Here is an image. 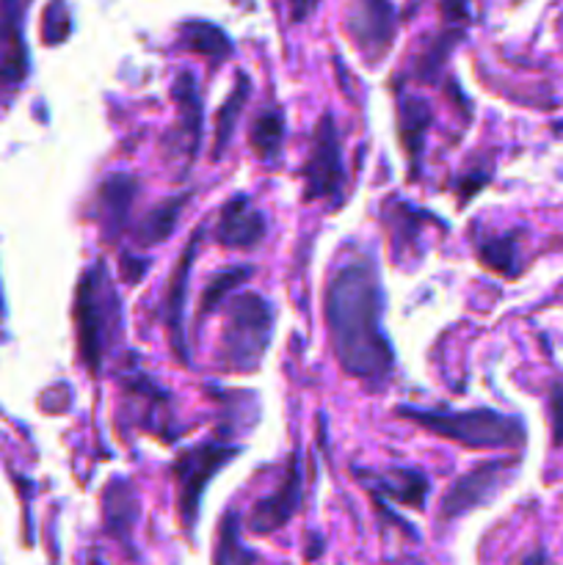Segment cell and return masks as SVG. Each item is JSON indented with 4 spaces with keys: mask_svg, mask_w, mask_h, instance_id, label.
<instances>
[{
    "mask_svg": "<svg viewBox=\"0 0 563 565\" xmlns=\"http://www.w3.org/2000/svg\"><path fill=\"white\" fill-rule=\"evenodd\" d=\"M346 31L364 64L379 66L395 44V9L390 0H351Z\"/></svg>",
    "mask_w": 563,
    "mask_h": 565,
    "instance_id": "cell-8",
    "label": "cell"
},
{
    "mask_svg": "<svg viewBox=\"0 0 563 565\" xmlns=\"http://www.w3.org/2000/svg\"><path fill=\"white\" fill-rule=\"evenodd\" d=\"M121 309L116 298L114 285L108 279V270L103 263H94L83 274L75 292V329H77V351L81 362L94 375L103 367V359L114 340L119 337Z\"/></svg>",
    "mask_w": 563,
    "mask_h": 565,
    "instance_id": "cell-3",
    "label": "cell"
},
{
    "mask_svg": "<svg viewBox=\"0 0 563 565\" xmlns=\"http://www.w3.org/2000/svg\"><path fill=\"white\" fill-rule=\"evenodd\" d=\"M136 196L138 182L132 174L116 171V174L105 177V182L97 191V199H94V215H97L99 226H103V235L108 241H116L121 235V230L127 226V218H130Z\"/></svg>",
    "mask_w": 563,
    "mask_h": 565,
    "instance_id": "cell-13",
    "label": "cell"
},
{
    "mask_svg": "<svg viewBox=\"0 0 563 565\" xmlns=\"http://www.w3.org/2000/svg\"><path fill=\"white\" fill-rule=\"evenodd\" d=\"M248 92H252V83H248V75H243L241 72L235 81V88H232V94L224 99L219 116H215L213 158H221V154H224L226 143H230L232 132H235V127H237V119H241V114H243V105H246Z\"/></svg>",
    "mask_w": 563,
    "mask_h": 565,
    "instance_id": "cell-21",
    "label": "cell"
},
{
    "mask_svg": "<svg viewBox=\"0 0 563 565\" xmlns=\"http://www.w3.org/2000/svg\"><path fill=\"white\" fill-rule=\"evenodd\" d=\"M320 0H290V11H293V20L301 22L307 20L309 14H312L315 9H318Z\"/></svg>",
    "mask_w": 563,
    "mask_h": 565,
    "instance_id": "cell-29",
    "label": "cell"
},
{
    "mask_svg": "<svg viewBox=\"0 0 563 565\" xmlns=\"http://www.w3.org/2000/svg\"><path fill=\"white\" fill-rule=\"evenodd\" d=\"M478 259L486 265L489 270L500 276H517L519 274V252H517V241L511 235L502 237H484L478 243Z\"/></svg>",
    "mask_w": 563,
    "mask_h": 565,
    "instance_id": "cell-23",
    "label": "cell"
},
{
    "mask_svg": "<svg viewBox=\"0 0 563 565\" xmlns=\"http://www.w3.org/2000/svg\"><path fill=\"white\" fill-rule=\"evenodd\" d=\"M519 472V458H491V461L478 463L475 469H469L467 475L456 480V483L447 489V494L442 497L439 516L456 519L464 513L475 511V508H484L517 478Z\"/></svg>",
    "mask_w": 563,
    "mask_h": 565,
    "instance_id": "cell-7",
    "label": "cell"
},
{
    "mask_svg": "<svg viewBox=\"0 0 563 565\" xmlns=\"http://www.w3.org/2000/svg\"><path fill=\"white\" fill-rule=\"evenodd\" d=\"M248 143H252L254 154L265 163H274L285 143V114L279 108H265L263 114L254 119L252 132H248Z\"/></svg>",
    "mask_w": 563,
    "mask_h": 565,
    "instance_id": "cell-18",
    "label": "cell"
},
{
    "mask_svg": "<svg viewBox=\"0 0 563 565\" xmlns=\"http://www.w3.org/2000/svg\"><path fill=\"white\" fill-rule=\"evenodd\" d=\"M550 414H552V441L563 445V381L550 386Z\"/></svg>",
    "mask_w": 563,
    "mask_h": 565,
    "instance_id": "cell-26",
    "label": "cell"
},
{
    "mask_svg": "<svg viewBox=\"0 0 563 565\" xmlns=\"http://www.w3.org/2000/svg\"><path fill=\"white\" fill-rule=\"evenodd\" d=\"M103 519L105 533L121 544L125 550H132V530L138 519V497L130 480L114 478L108 489L103 491Z\"/></svg>",
    "mask_w": 563,
    "mask_h": 565,
    "instance_id": "cell-14",
    "label": "cell"
},
{
    "mask_svg": "<svg viewBox=\"0 0 563 565\" xmlns=\"http://www.w3.org/2000/svg\"><path fill=\"white\" fill-rule=\"evenodd\" d=\"M384 213H386V221H390V230H392V246H395V259H401L403 246L414 248V243L419 241V224H423L425 218H431V215L419 213V210H414L412 204L397 202V199H392V202L386 204Z\"/></svg>",
    "mask_w": 563,
    "mask_h": 565,
    "instance_id": "cell-22",
    "label": "cell"
},
{
    "mask_svg": "<svg viewBox=\"0 0 563 565\" xmlns=\"http://www.w3.org/2000/svg\"><path fill=\"white\" fill-rule=\"evenodd\" d=\"M180 42L185 44L188 50H193L196 55H204V58L215 61H226L232 55V42L219 25L213 22H202V20H191L180 28Z\"/></svg>",
    "mask_w": 563,
    "mask_h": 565,
    "instance_id": "cell-17",
    "label": "cell"
},
{
    "mask_svg": "<svg viewBox=\"0 0 563 565\" xmlns=\"http://www.w3.org/2000/svg\"><path fill=\"white\" fill-rule=\"evenodd\" d=\"M265 230H268V221H265L263 210L254 207V202L246 193H235L221 207L219 221H215V241L226 248L248 252V248L263 243Z\"/></svg>",
    "mask_w": 563,
    "mask_h": 565,
    "instance_id": "cell-12",
    "label": "cell"
},
{
    "mask_svg": "<svg viewBox=\"0 0 563 565\" xmlns=\"http://www.w3.org/2000/svg\"><path fill=\"white\" fill-rule=\"evenodd\" d=\"M458 36H461V33H458L456 28H453V31L442 33V36L436 39V42H431L428 50H425V53L417 58V66H414V75H417L419 81H434V75H436V72H439V66L447 61V55H450L453 44H456Z\"/></svg>",
    "mask_w": 563,
    "mask_h": 565,
    "instance_id": "cell-25",
    "label": "cell"
},
{
    "mask_svg": "<svg viewBox=\"0 0 563 565\" xmlns=\"http://www.w3.org/2000/svg\"><path fill=\"white\" fill-rule=\"evenodd\" d=\"M375 494H386L406 508H423L428 497V478L419 469H390L386 475H370Z\"/></svg>",
    "mask_w": 563,
    "mask_h": 565,
    "instance_id": "cell-16",
    "label": "cell"
},
{
    "mask_svg": "<svg viewBox=\"0 0 563 565\" xmlns=\"http://www.w3.org/2000/svg\"><path fill=\"white\" fill-rule=\"evenodd\" d=\"M442 11L450 22L467 20V0H442Z\"/></svg>",
    "mask_w": 563,
    "mask_h": 565,
    "instance_id": "cell-27",
    "label": "cell"
},
{
    "mask_svg": "<svg viewBox=\"0 0 563 565\" xmlns=\"http://www.w3.org/2000/svg\"><path fill=\"white\" fill-rule=\"evenodd\" d=\"M185 202H188V196L182 193V196H171L169 202H163V204H158L155 210H149L147 218L136 226L138 246L147 248V246H158V243H163L166 237L174 232L177 218H180Z\"/></svg>",
    "mask_w": 563,
    "mask_h": 565,
    "instance_id": "cell-19",
    "label": "cell"
},
{
    "mask_svg": "<svg viewBox=\"0 0 563 565\" xmlns=\"http://www.w3.org/2000/svg\"><path fill=\"white\" fill-rule=\"evenodd\" d=\"M524 565H544V555H541V552H535V555H530L528 561H524Z\"/></svg>",
    "mask_w": 563,
    "mask_h": 565,
    "instance_id": "cell-30",
    "label": "cell"
},
{
    "mask_svg": "<svg viewBox=\"0 0 563 565\" xmlns=\"http://www.w3.org/2000/svg\"><path fill=\"white\" fill-rule=\"evenodd\" d=\"M301 491H304V475L298 456L293 452L290 461H287L285 478L276 486L274 494L263 497L259 502H254L252 513H248V533L254 535H270L276 530L285 527L293 516H296L298 505H301Z\"/></svg>",
    "mask_w": 563,
    "mask_h": 565,
    "instance_id": "cell-9",
    "label": "cell"
},
{
    "mask_svg": "<svg viewBox=\"0 0 563 565\" xmlns=\"http://www.w3.org/2000/svg\"><path fill=\"white\" fill-rule=\"evenodd\" d=\"M92 565H103V563H99V561H94V563H92Z\"/></svg>",
    "mask_w": 563,
    "mask_h": 565,
    "instance_id": "cell-31",
    "label": "cell"
},
{
    "mask_svg": "<svg viewBox=\"0 0 563 565\" xmlns=\"http://www.w3.org/2000/svg\"><path fill=\"white\" fill-rule=\"evenodd\" d=\"M431 108L425 99L414 97V94H403L397 99V136H401L403 149H406V158L412 163V177H417L419 160H423L425 149V136H428L431 127Z\"/></svg>",
    "mask_w": 563,
    "mask_h": 565,
    "instance_id": "cell-15",
    "label": "cell"
},
{
    "mask_svg": "<svg viewBox=\"0 0 563 565\" xmlns=\"http://www.w3.org/2000/svg\"><path fill=\"white\" fill-rule=\"evenodd\" d=\"M121 270H125L127 281H130V285H136V281L141 279L144 274H147V263H144V259L125 257V265H121Z\"/></svg>",
    "mask_w": 563,
    "mask_h": 565,
    "instance_id": "cell-28",
    "label": "cell"
},
{
    "mask_svg": "<svg viewBox=\"0 0 563 565\" xmlns=\"http://www.w3.org/2000/svg\"><path fill=\"white\" fill-rule=\"evenodd\" d=\"M323 315L342 373L373 392L384 390L392 379L395 353L381 326L384 290L373 254L348 257L337 265L326 285Z\"/></svg>",
    "mask_w": 563,
    "mask_h": 565,
    "instance_id": "cell-1",
    "label": "cell"
},
{
    "mask_svg": "<svg viewBox=\"0 0 563 565\" xmlns=\"http://www.w3.org/2000/svg\"><path fill=\"white\" fill-rule=\"evenodd\" d=\"M237 456L235 445H224V441H204V445L191 447L182 452L171 467V478L177 483V513L185 530H193L199 519V505H202V494L208 489L210 480Z\"/></svg>",
    "mask_w": 563,
    "mask_h": 565,
    "instance_id": "cell-5",
    "label": "cell"
},
{
    "mask_svg": "<svg viewBox=\"0 0 563 565\" xmlns=\"http://www.w3.org/2000/svg\"><path fill=\"white\" fill-rule=\"evenodd\" d=\"M270 334H274V307L257 292H243L224 315L221 362L232 373H257L268 351Z\"/></svg>",
    "mask_w": 563,
    "mask_h": 565,
    "instance_id": "cell-4",
    "label": "cell"
},
{
    "mask_svg": "<svg viewBox=\"0 0 563 565\" xmlns=\"http://www.w3.org/2000/svg\"><path fill=\"white\" fill-rule=\"evenodd\" d=\"M248 276H252V268L221 270V274L210 281L208 290L202 292V301H199V318H204V315H210L213 309H219L221 303H224V298L230 296V292H235L237 287L248 279Z\"/></svg>",
    "mask_w": 563,
    "mask_h": 565,
    "instance_id": "cell-24",
    "label": "cell"
},
{
    "mask_svg": "<svg viewBox=\"0 0 563 565\" xmlns=\"http://www.w3.org/2000/svg\"><path fill=\"white\" fill-rule=\"evenodd\" d=\"M395 414L401 419L419 425L428 434L450 439L469 450H502V447L524 445V425L517 417L491 412V408H475V412H445V408H412L397 406Z\"/></svg>",
    "mask_w": 563,
    "mask_h": 565,
    "instance_id": "cell-2",
    "label": "cell"
},
{
    "mask_svg": "<svg viewBox=\"0 0 563 565\" xmlns=\"http://www.w3.org/2000/svg\"><path fill=\"white\" fill-rule=\"evenodd\" d=\"M257 555L241 541V513L226 511L215 541L213 565H254Z\"/></svg>",
    "mask_w": 563,
    "mask_h": 565,
    "instance_id": "cell-20",
    "label": "cell"
},
{
    "mask_svg": "<svg viewBox=\"0 0 563 565\" xmlns=\"http://www.w3.org/2000/svg\"><path fill=\"white\" fill-rule=\"evenodd\" d=\"M171 97L177 103V125L171 132V154H182V171L191 169L196 160L199 141H202V99H199L196 77L191 72H180L171 86Z\"/></svg>",
    "mask_w": 563,
    "mask_h": 565,
    "instance_id": "cell-11",
    "label": "cell"
},
{
    "mask_svg": "<svg viewBox=\"0 0 563 565\" xmlns=\"http://www.w3.org/2000/svg\"><path fill=\"white\" fill-rule=\"evenodd\" d=\"M304 177V199L307 202H320V199H337L346 182V169H342L340 136H337L334 114L326 110L318 119L309 143V154L301 166Z\"/></svg>",
    "mask_w": 563,
    "mask_h": 565,
    "instance_id": "cell-6",
    "label": "cell"
},
{
    "mask_svg": "<svg viewBox=\"0 0 563 565\" xmlns=\"http://www.w3.org/2000/svg\"><path fill=\"white\" fill-rule=\"evenodd\" d=\"M204 226H199L191 237H188L185 248H182L180 259H177L174 270L169 276V292H166L163 301V318H166V331H169V342L174 356L182 364H188V342H185V329H182V315H185V296H188V279H191L193 259H196L199 246H202Z\"/></svg>",
    "mask_w": 563,
    "mask_h": 565,
    "instance_id": "cell-10",
    "label": "cell"
}]
</instances>
